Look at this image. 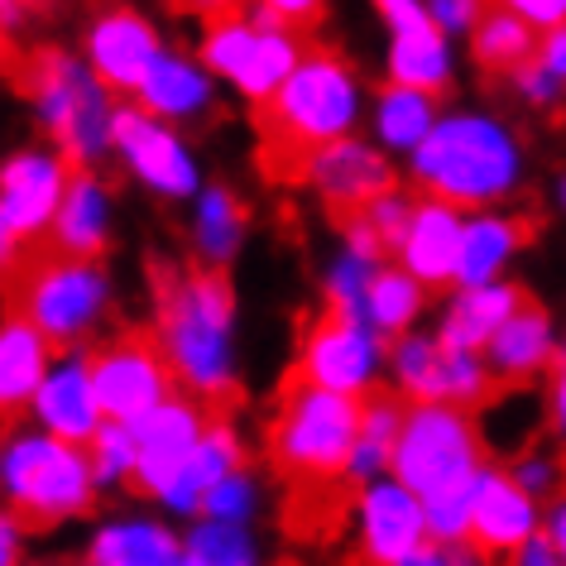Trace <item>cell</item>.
Masks as SVG:
<instances>
[{"label":"cell","instance_id":"8","mask_svg":"<svg viewBox=\"0 0 566 566\" xmlns=\"http://www.w3.org/2000/svg\"><path fill=\"white\" fill-rule=\"evenodd\" d=\"M197 53H202V63L217 73V82L235 102L260 111L289 82L293 67L303 63L307 34L289 30V24L274 20L260 6H240V10H226V15L202 20Z\"/></svg>","mask_w":566,"mask_h":566},{"label":"cell","instance_id":"16","mask_svg":"<svg viewBox=\"0 0 566 566\" xmlns=\"http://www.w3.org/2000/svg\"><path fill=\"white\" fill-rule=\"evenodd\" d=\"M211 413H217L211 403H202L188 389H178V394H168L164 403H154L145 418H135L130 428H135L139 461H135L130 494H139V500H159L168 490V480L182 471V461L192 457V447L202 442Z\"/></svg>","mask_w":566,"mask_h":566},{"label":"cell","instance_id":"49","mask_svg":"<svg viewBox=\"0 0 566 566\" xmlns=\"http://www.w3.org/2000/svg\"><path fill=\"white\" fill-rule=\"evenodd\" d=\"M509 566H566L562 562V552H557V543H552V537H528V543H523V552Z\"/></svg>","mask_w":566,"mask_h":566},{"label":"cell","instance_id":"6","mask_svg":"<svg viewBox=\"0 0 566 566\" xmlns=\"http://www.w3.org/2000/svg\"><path fill=\"white\" fill-rule=\"evenodd\" d=\"M96 471L87 447L63 442L39 422H0V504H10L30 528H63L92 514Z\"/></svg>","mask_w":566,"mask_h":566},{"label":"cell","instance_id":"38","mask_svg":"<svg viewBox=\"0 0 566 566\" xmlns=\"http://www.w3.org/2000/svg\"><path fill=\"white\" fill-rule=\"evenodd\" d=\"M475 485H480V475L465 480V485H451V490L428 494V500H422V509H428V537H432V543L451 547V543H465V537H471Z\"/></svg>","mask_w":566,"mask_h":566},{"label":"cell","instance_id":"34","mask_svg":"<svg viewBox=\"0 0 566 566\" xmlns=\"http://www.w3.org/2000/svg\"><path fill=\"white\" fill-rule=\"evenodd\" d=\"M465 53H471V63L480 73H494V77H509L518 63H528L537 53V30L514 10H504L500 0L485 10V20L471 30L465 39Z\"/></svg>","mask_w":566,"mask_h":566},{"label":"cell","instance_id":"9","mask_svg":"<svg viewBox=\"0 0 566 566\" xmlns=\"http://www.w3.org/2000/svg\"><path fill=\"white\" fill-rule=\"evenodd\" d=\"M389 471L399 475L408 490H418L422 500H428V494H442L451 485H465V480H475L485 465H480V437H475L471 408L408 403L403 432H399V442H394V465Z\"/></svg>","mask_w":566,"mask_h":566},{"label":"cell","instance_id":"36","mask_svg":"<svg viewBox=\"0 0 566 566\" xmlns=\"http://www.w3.org/2000/svg\"><path fill=\"white\" fill-rule=\"evenodd\" d=\"M182 552H192L207 566H264V547L254 537V523H226L197 514L182 528Z\"/></svg>","mask_w":566,"mask_h":566},{"label":"cell","instance_id":"39","mask_svg":"<svg viewBox=\"0 0 566 566\" xmlns=\"http://www.w3.org/2000/svg\"><path fill=\"white\" fill-rule=\"evenodd\" d=\"M260 509H264L260 475H254L250 465H240V471H231L217 490L207 494L202 514L207 518H226V523H254V518H260Z\"/></svg>","mask_w":566,"mask_h":566},{"label":"cell","instance_id":"13","mask_svg":"<svg viewBox=\"0 0 566 566\" xmlns=\"http://www.w3.org/2000/svg\"><path fill=\"white\" fill-rule=\"evenodd\" d=\"M379 24H385V77L408 82V87L447 96L457 87L461 53L442 24L428 15L422 0H370Z\"/></svg>","mask_w":566,"mask_h":566},{"label":"cell","instance_id":"26","mask_svg":"<svg viewBox=\"0 0 566 566\" xmlns=\"http://www.w3.org/2000/svg\"><path fill=\"white\" fill-rule=\"evenodd\" d=\"M53 356H59V346L30 317L15 307L0 313V422L30 418V403L44 385Z\"/></svg>","mask_w":566,"mask_h":566},{"label":"cell","instance_id":"30","mask_svg":"<svg viewBox=\"0 0 566 566\" xmlns=\"http://www.w3.org/2000/svg\"><path fill=\"white\" fill-rule=\"evenodd\" d=\"M533 235V226L523 217H509V211H494V207H480L465 217V231H461V254H457V283L451 289H471V283H494L500 269L509 264L523 240Z\"/></svg>","mask_w":566,"mask_h":566},{"label":"cell","instance_id":"21","mask_svg":"<svg viewBox=\"0 0 566 566\" xmlns=\"http://www.w3.org/2000/svg\"><path fill=\"white\" fill-rule=\"evenodd\" d=\"M240 465H250V451H245V437H240L235 418H226V408H217L202 432V442L192 447V457L182 461V471L168 480V490L159 494V514L168 518H182L192 523L197 514H202L207 494L221 485L231 471H240Z\"/></svg>","mask_w":566,"mask_h":566},{"label":"cell","instance_id":"3","mask_svg":"<svg viewBox=\"0 0 566 566\" xmlns=\"http://www.w3.org/2000/svg\"><path fill=\"white\" fill-rule=\"evenodd\" d=\"M365 111H370V82L360 67L332 44H307L289 82L260 106L264 159L293 164V178H298L313 149L365 130Z\"/></svg>","mask_w":566,"mask_h":566},{"label":"cell","instance_id":"7","mask_svg":"<svg viewBox=\"0 0 566 566\" xmlns=\"http://www.w3.org/2000/svg\"><path fill=\"white\" fill-rule=\"evenodd\" d=\"M10 307L24 313L53 346H96L106 332V317L116 307V279L102 260H77L49 245H34V254L15 264L6 279Z\"/></svg>","mask_w":566,"mask_h":566},{"label":"cell","instance_id":"33","mask_svg":"<svg viewBox=\"0 0 566 566\" xmlns=\"http://www.w3.org/2000/svg\"><path fill=\"white\" fill-rule=\"evenodd\" d=\"M389 389L408 403H442L447 394V346L442 336L403 332L389 342Z\"/></svg>","mask_w":566,"mask_h":566},{"label":"cell","instance_id":"27","mask_svg":"<svg viewBox=\"0 0 566 566\" xmlns=\"http://www.w3.org/2000/svg\"><path fill=\"white\" fill-rule=\"evenodd\" d=\"M82 557L106 566H178L182 533L168 528L159 514H116L92 528Z\"/></svg>","mask_w":566,"mask_h":566},{"label":"cell","instance_id":"50","mask_svg":"<svg viewBox=\"0 0 566 566\" xmlns=\"http://www.w3.org/2000/svg\"><path fill=\"white\" fill-rule=\"evenodd\" d=\"M20 254H24V240H20V231H15V226L6 221V211H0V283H6L10 274H15Z\"/></svg>","mask_w":566,"mask_h":566},{"label":"cell","instance_id":"45","mask_svg":"<svg viewBox=\"0 0 566 566\" xmlns=\"http://www.w3.org/2000/svg\"><path fill=\"white\" fill-rule=\"evenodd\" d=\"M500 6H504V10H514V15H523L537 34L566 24V0H500Z\"/></svg>","mask_w":566,"mask_h":566},{"label":"cell","instance_id":"23","mask_svg":"<svg viewBox=\"0 0 566 566\" xmlns=\"http://www.w3.org/2000/svg\"><path fill=\"white\" fill-rule=\"evenodd\" d=\"M461 231H465V207L422 192L413 207V221H408L399 250H394V260L413 279L428 283V289H451V283H457Z\"/></svg>","mask_w":566,"mask_h":566},{"label":"cell","instance_id":"22","mask_svg":"<svg viewBox=\"0 0 566 566\" xmlns=\"http://www.w3.org/2000/svg\"><path fill=\"white\" fill-rule=\"evenodd\" d=\"M111 235H116V197H111V182L102 178V168H73L63 207L39 245H49L59 254H77V260H102L111 250Z\"/></svg>","mask_w":566,"mask_h":566},{"label":"cell","instance_id":"19","mask_svg":"<svg viewBox=\"0 0 566 566\" xmlns=\"http://www.w3.org/2000/svg\"><path fill=\"white\" fill-rule=\"evenodd\" d=\"M30 422H39L44 432L63 437V442L87 447L96 428L106 422L102 394H96V375H92V346H63L53 356L44 385H39L34 403H30Z\"/></svg>","mask_w":566,"mask_h":566},{"label":"cell","instance_id":"55","mask_svg":"<svg viewBox=\"0 0 566 566\" xmlns=\"http://www.w3.org/2000/svg\"><path fill=\"white\" fill-rule=\"evenodd\" d=\"M178 566H207V562H197L192 552H182V557H178Z\"/></svg>","mask_w":566,"mask_h":566},{"label":"cell","instance_id":"42","mask_svg":"<svg viewBox=\"0 0 566 566\" xmlns=\"http://www.w3.org/2000/svg\"><path fill=\"white\" fill-rule=\"evenodd\" d=\"M422 6H428V15L442 24L451 39H471V30L485 20V10L494 0H422Z\"/></svg>","mask_w":566,"mask_h":566},{"label":"cell","instance_id":"37","mask_svg":"<svg viewBox=\"0 0 566 566\" xmlns=\"http://www.w3.org/2000/svg\"><path fill=\"white\" fill-rule=\"evenodd\" d=\"M87 457H92V471H96V485H102V490H130L135 485L139 447H135V428H130V422L106 418L102 428H96V437L87 442Z\"/></svg>","mask_w":566,"mask_h":566},{"label":"cell","instance_id":"31","mask_svg":"<svg viewBox=\"0 0 566 566\" xmlns=\"http://www.w3.org/2000/svg\"><path fill=\"white\" fill-rule=\"evenodd\" d=\"M250 211L226 182H202L192 197V260L207 269H231L235 254L245 250Z\"/></svg>","mask_w":566,"mask_h":566},{"label":"cell","instance_id":"2","mask_svg":"<svg viewBox=\"0 0 566 566\" xmlns=\"http://www.w3.org/2000/svg\"><path fill=\"white\" fill-rule=\"evenodd\" d=\"M408 178L418 192L465 211L500 207L523 182V139L485 106H442L432 135L408 154Z\"/></svg>","mask_w":566,"mask_h":566},{"label":"cell","instance_id":"24","mask_svg":"<svg viewBox=\"0 0 566 566\" xmlns=\"http://www.w3.org/2000/svg\"><path fill=\"white\" fill-rule=\"evenodd\" d=\"M533 533H537V509L533 494L514 480V471H480L471 543L485 547L494 562H514Z\"/></svg>","mask_w":566,"mask_h":566},{"label":"cell","instance_id":"1","mask_svg":"<svg viewBox=\"0 0 566 566\" xmlns=\"http://www.w3.org/2000/svg\"><path fill=\"white\" fill-rule=\"evenodd\" d=\"M154 336L178 389L226 408L240 389V298L231 269L154 264Z\"/></svg>","mask_w":566,"mask_h":566},{"label":"cell","instance_id":"5","mask_svg":"<svg viewBox=\"0 0 566 566\" xmlns=\"http://www.w3.org/2000/svg\"><path fill=\"white\" fill-rule=\"evenodd\" d=\"M360 418L365 399L356 394H336L289 375L264 428L269 465L289 480V490H350L346 461L360 437Z\"/></svg>","mask_w":566,"mask_h":566},{"label":"cell","instance_id":"35","mask_svg":"<svg viewBox=\"0 0 566 566\" xmlns=\"http://www.w3.org/2000/svg\"><path fill=\"white\" fill-rule=\"evenodd\" d=\"M428 283L413 279L399 260H389L385 269L375 274L370 283V298H365V322L379 332V336H403V332H413L418 327V317L428 313Z\"/></svg>","mask_w":566,"mask_h":566},{"label":"cell","instance_id":"40","mask_svg":"<svg viewBox=\"0 0 566 566\" xmlns=\"http://www.w3.org/2000/svg\"><path fill=\"white\" fill-rule=\"evenodd\" d=\"M413 207H418V197H413V192H403L399 182H394V188L379 192L375 202L360 211V217L375 226L379 240H385L389 254H394V250H399V240H403V231H408V221H413Z\"/></svg>","mask_w":566,"mask_h":566},{"label":"cell","instance_id":"29","mask_svg":"<svg viewBox=\"0 0 566 566\" xmlns=\"http://www.w3.org/2000/svg\"><path fill=\"white\" fill-rule=\"evenodd\" d=\"M528 303V293L518 283H471V289H457L451 303L442 307V322H437V336L447 346H465V350H485L490 336L504 327L518 307Z\"/></svg>","mask_w":566,"mask_h":566},{"label":"cell","instance_id":"4","mask_svg":"<svg viewBox=\"0 0 566 566\" xmlns=\"http://www.w3.org/2000/svg\"><path fill=\"white\" fill-rule=\"evenodd\" d=\"M20 92L44 139L53 149H63L77 168H102L111 159L120 92L96 77V67L82 59V49H30L20 63Z\"/></svg>","mask_w":566,"mask_h":566},{"label":"cell","instance_id":"25","mask_svg":"<svg viewBox=\"0 0 566 566\" xmlns=\"http://www.w3.org/2000/svg\"><path fill=\"white\" fill-rule=\"evenodd\" d=\"M389 264V245L379 231L360 217H342V240H336L332 260L322 264V307L365 317V298H370L375 274Z\"/></svg>","mask_w":566,"mask_h":566},{"label":"cell","instance_id":"46","mask_svg":"<svg viewBox=\"0 0 566 566\" xmlns=\"http://www.w3.org/2000/svg\"><path fill=\"white\" fill-rule=\"evenodd\" d=\"M514 480H518V485H523V490H528L533 500H537V494H543V490L557 485V465L543 461V457H523V461L514 465Z\"/></svg>","mask_w":566,"mask_h":566},{"label":"cell","instance_id":"32","mask_svg":"<svg viewBox=\"0 0 566 566\" xmlns=\"http://www.w3.org/2000/svg\"><path fill=\"white\" fill-rule=\"evenodd\" d=\"M485 360H490V370L504 389H518L523 379H533L537 370H543V365L552 360V322H547L543 307H537L533 298L523 303L518 313L490 336Z\"/></svg>","mask_w":566,"mask_h":566},{"label":"cell","instance_id":"15","mask_svg":"<svg viewBox=\"0 0 566 566\" xmlns=\"http://www.w3.org/2000/svg\"><path fill=\"white\" fill-rule=\"evenodd\" d=\"M350 533H356L360 566H389L408 552H418L422 543H432L422 494L408 490L394 471L350 490Z\"/></svg>","mask_w":566,"mask_h":566},{"label":"cell","instance_id":"52","mask_svg":"<svg viewBox=\"0 0 566 566\" xmlns=\"http://www.w3.org/2000/svg\"><path fill=\"white\" fill-rule=\"evenodd\" d=\"M389 566H451V562H447V547L442 543H422L418 552H408V557L389 562Z\"/></svg>","mask_w":566,"mask_h":566},{"label":"cell","instance_id":"20","mask_svg":"<svg viewBox=\"0 0 566 566\" xmlns=\"http://www.w3.org/2000/svg\"><path fill=\"white\" fill-rule=\"evenodd\" d=\"M130 102H139L145 111H154V116H164L174 125H202V120H211V111L221 102V82L202 63L197 49L168 44L159 59H154V67L135 87Z\"/></svg>","mask_w":566,"mask_h":566},{"label":"cell","instance_id":"18","mask_svg":"<svg viewBox=\"0 0 566 566\" xmlns=\"http://www.w3.org/2000/svg\"><path fill=\"white\" fill-rule=\"evenodd\" d=\"M73 159L63 149H53L49 139L44 145H24L10 149L0 159V211L6 221L20 231L24 245H39L49 235L53 217L63 207V192L73 182Z\"/></svg>","mask_w":566,"mask_h":566},{"label":"cell","instance_id":"53","mask_svg":"<svg viewBox=\"0 0 566 566\" xmlns=\"http://www.w3.org/2000/svg\"><path fill=\"white\" fill-rule=\"evenodd\" d=\"M547 537L557 543V552H562V562H566V500L552 509V518H547Z\"/></svg>","mask_w":566,"mask_h":566},{"label":"cell","instance_id":"17","mask_svg":"<svg viewBox=\"0 0 566 566\" xmlns=\"http://www.w3.org/2000/svg\"><path fill=\"white\" fill-rule=\"evenodd\" d=\"M77 49H82V59L96 67V77H102L106 87H116L120 96H135V87L145 82L154 59L168 49V39L159 30V20L145 15V10L102 6L82 24Z\"/></svg>","mask_w":566,"mask_h":566},{"label":"cell","instance_id":"54","mask_svg":"<svg viewBox=\"0 0 566 566\" xmlns=\"http://www.w3.org/2000/svg\"><path fill=\"white\" fill-rule=\"evenodd\" d=\"M188 6L197 10L202 20H211V15H226V10H240V6H250V0H188Z\"/></svg>","mask_w":566,"mask_h":566},{"label":"cell","instance_id":"41","mask_svg":"<svg viewBox=\"0 0 566 566\" xmlns=\"http://www.w3.org/2000/svg\"><path fill=\"white\" fill-rule=\"evenodd\" d=\"M509 92H514L528 111H557V106L566 102V82H562L557 73H547V67L537 63V59L518 63L514 73H509Z\"/></svg>","mask_w":566,"mask_h":566},{"label":"cell","instance_id":"14","mask_svg":"<svg viewBox=\"0 0 566 566\" xmlns=\"http://www.w3.org/2000/svg\"><path fill=\"white\" fill-rule=\"evenodd\" d=\"M298 182L342 221V217L365 211L385 188H394L399 174H394V154L356 130V135H342V139H332V145L307 154L298 168Z\"/></svg>","mask_w":566,"mask_h":566},{"label":"cell","instance_id":"56","mask_svg":"<svg viewBox=\"0 0 566 566\" xmlns=\"http://www.w3.org/2000/svg\"><path fill=\"white\" fill-rule=\"evenodd\" d=\"M557 202H562V207H566V178H562V182H557Z\"/></svg>","mask_w":566,"mask_h":566},{"label":"cell","instance_id":"12","mask_svg":"<svg viewBox=\"0 0 566 566\" xmlns=\"http://www.w3.org/2000/svg\"><path fill=\"white\" fill-rule=\"evenodd\" d=\"M92 375H96V394H102L106 418H116V422L145 418L154 403L178 394V375L164 356L159 336L135 332V327L102 336L92 346Z\"/></svg>","mask_w":566,"mask_h":566},{"label":"cell","instance_id":"43","mask_svg":"<svg viewBox=\"0 0 566 566\" xmlns=\"http://www.w3.org/2000/svg\"><path fill=\"white\" fill-rule=\"evenodd\" d=\"M250 6H260V10H269L274 20H283L289 30H317L322 20H327V6L332 0H250Z\"/></svg>","mask_w":566,"mask_h":566},{"label":"cell","instance_id":"11","mask_svg":"<svg viewBox=\"0 0 566 566\" xmlns=\"http://www.w3.org/2000/svg\"><path fill=\"white\" fill-rule=\"evenodd\" d=\"M125 174H130L139 188L164 197V202H192L202 192V159H197L192 139L182 135V125L154 116L139 102L125 96L120 116H116V149H111Z\"/></svg>","mask_w":566,"mask_h":566},{"label":"cell","instance_id":"48","mask_svg":"<svg viewBox=\"0 0 566 566\" xmlns=\"http://www.w3.org/2000/svg\"><path fill=\"white\" fill-rule=\"evenodd\" d=\"M34 20V0H0V44H15Z\"/></svg>","mask_w":566,"mask_h":566},{"label":"cell","instance_id":"51","mask_svg":"<svg viewBox=\"0 0 566 566\" xmlns=\"http://www.w3.org/2000/svg\"><path fill=\"white\" fill-rule=\"evenodd\" d=\"M552 422H557V432L566 442V350L557 356V375H552Z\"/></svg>","mask_w":566,"mask_h":566},{"label":"cell","instance_id":"57","mask_svg":"<svg viewBox=\"0 0 566 566\" xmlns=\"http://www.w3.org/2000/svg\"><path fill=\"white\" fill-rule=\"evenodd\" d=\"M82 566H106V562H87V557H82Z\"/></svg>","mask_w":566,"mask_h":566},{"label":"cell","instance_id":"47","mask_svg":"<svg viewBox=\"0 0 566 566\" xmlns=\"http://www.w3.org/2000/svg\"><path fill=\"white\" fill-rule=\"evenodd\" d=\"M537 63L547 67V73H557L566 82V24H557V30H543L537 34Z\"/></svg>","mask_w":566,"mask_h":566},{"label":"cell","instance_id":"28","mask_svg":"<svg viewBox=\"0 0 566 566\" xmlns=\"http://www.w3.org/2000/svg\"><path fill=\"white\" fill-rule=\"evenodd\" d=\"M437 116H442V96L437 92H422V87H408V82H389L370 92V111H365V135L375 139L379 149L389 154H413L422 139L432 135Z\"/></svg>","mask_w":566,"mask_h":566},{"label":"cell","instance_id":"44","mask_svg":"<svg viewBox=\"0 0 566 566\" xmlns=\"http://www.w3.org/2000/svg\"><path fill=\"white\" fill-rule=\"evenodd\" d=\"M24 543H30V523L10 504H0V566H24Z\"/></svg>","mask_w":566,"mask_h":566},{"label":"cell","instance_id":"10","mask_svg":"<svg viewBox=\"0 0 566 566\" xmlns=\"http://www.w3.org/2000/svg\"><path fill=\"white\" fill-rule=\"evenodd\" d=\"M389 365V336H379L365 317L336 313V307H317L298 332V350H293V379L307 385L356 394L370 399L379 375Z\"/></svg>","mask_w":566,"mask_h":566}]
</instances>
